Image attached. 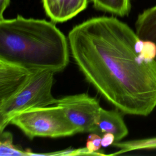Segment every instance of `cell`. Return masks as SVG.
<instances>
[{
  "label": "cell",
  "instance_id": "12",
  "mask_svg": "<svg viewBox=\"0 0 156 156\" xmlns=\"http://www.w3.org/2000/svg\"><path fill=\"white\" fill-rule=\"evenodd\" d=\"M0 137V155H32L34 153L21 149L13 144L12 134L8 131H3Z\"/></svg>",
  "mask_w": 156,
  "mask_h": 156
},
{
  "label": "cell",
  "instance_id": "5",
  "mask_svg": "<svg viewBox=\"0 0 156 156\" xmlns=\"http://www.w3.org/2000/svg\"><path fill=\"white\" fill-rule=\"evenodd\" d=\"M55 105L62 108L78 133H94L102 108L96 99L81 93L57 99Z\"/></svg>",
  "mask_w": 156,
  "mask_h": 156
},
{
  "label": "cell",
  "instance_id": "2",
  "mask_svg": "<svg viewBox=\"0 0 156 156\" xmlns=\"http://www.w3.org/2000/svg\"><path fill=\"white\" fill-rule=\"evenodd\" d=\"M69 43L65 35L44 20H0V60L32 70L57 73L69 63Z\"/></svg>",
  "mask_w": 156,
  "mask_h": 156
},
{
  "label": "cell",
  "instance_id": "14",
  "mask_svg": "<svg viewBox=\"0 0 156 156\" xmlns=\"http://www.w3.org/2000/svg\"><path fill=\"white\" fill-rule=\"evenodd\" d=\"M115 141V136L111 133H105L102 136V146L106 147L110 145Z\"/></svg>",
  "mask_w": 156,
  "mask_h": 156
},
{
  "label": "cell",
  "instance_id": "13",
  "mask_svg": "<svg viewBox=\"0 0 156 156\" xmlns=\"http://www.w3.org/2000/svg\"><path fill=\"white\" fill-rule=\"evenodd\" d=\"M102 136L95 133H90L88 135L86 148L90 154H99L98 151L102 146Z\"/></svg>",
  "mask_w": 156,
  "mask_h": 156
},
{
  "label": "cell",
  "instance_id": "10",
  "mask_svg": "<svg viewBox=\"0 0 156 156\" xmlns=\"http://www.w3.org/2000/svg\"><path fill=\"white\" fill-rule=\"evenodd\" d=\"M95 9L119 16L127 15L131 9L130 0H89Z\"/></svg>",
  "mask_w": 156,
  "mask_h": 156
},
{
  "label": "cell",
  "instance_id": "8",
  "mask_svg": "<svg viewBox=\"0 0 156 156\" xmlns=\"http://www.w3.org/2000/svg\"><path fill=\"white\" fill-rule=\"evenodd\" d=\"M128 129L122 115L116 110L101 108L94 133L102 136L105 133H112L115 141H119L128 134Z\"/></svg>",
  "mask_w": 156,
  "mask_h": 156
},
{
  "label": "cell",
  "instance_id": "9",
  "mask_svg": "<svg viewBox=\"0 0 156 156\" xmlns=\"http://www.w3.org/2000/svg\"><path fill=\"white\" fill-rule=\"evenodd\" d=\"M135 32L141 40L152 41L156 45V5L138 15L135 23Z\"/></svg>",
  "mask_w": 156,
  "mask_h": 156
},
{
  "label": "cell",
  "instance_id": "6",
  "mask_svg": "<svg viewBox=\"0 0 156 156\" xmlns=\"http://www.w3.org/2000/svg\"><path fill=\"white\" fill-rule=\"evenodd\" d=\"M35 71L0 60V104L14 95Z\"/></svg>",
  "mask_w": 156,
  "mask_h": 156
},
{
  "label": "cell",
  "instance_id": "11",
  "mask_svg": "<svg viewBox=\"0 0 156 156\" xmlns=\"http://www.w3.org/2000/svg\"><path fill=\"white\" fill-rule=\"evenodd\" d=\"M112 146L119 149L113 155H119L127 152L141 149H155L156 136L130 140L127 141H115Z\"/></svg>",
  "mask_w": 156,
  "mask_h": 156
},
{
  "label": "cell",
  "instance_id": "1",
  "mask_svg": "<svg viewBox=\"0 0 156 156\" xmlns=\"http://www.w3.org/2000/svg\"><path fill=\"white\" fill-rule=\"evenodd\" d=\"M72 56L86 79L122 113L146 116L156 107V58L113 16L88 19L69 32Z\"/></svg>",
  "mask_w": 156,
  "mask_h": 156
},
{
  "label": "cell",
  "instance_id": "3",
  "mask_svg": "<svg viewBox=\"0 0 156 156\" xmlns=\"http://www.w3.org/2000/svg\"><path fill=\"white\" fill-rule=\"evenodd\" d=\"M54 74L48 69L35 70L14 95L0 104V133L16 114L56 104L57 99L54 98L51 91Z\"/></svg>",
  "mask_w": 156,
  "mask_h": 156
},
{
  "label": "cell",
  "instance_id": "15",
  "mask_svg": "<svg viewBox=\"0 0 156 156\" xmlns=\"http://www.w3.org/2000/svg\"><path fill=\"white\" fill-rule=\"evenodd\" d=\"M10 0H0V20L3 19V13L8 7Z\"/></svg>",
  "mask_w": 156,
  "mask_h": 156
},
{
  "label": "cell",
  "instance_id": "4",
  "mask_svg": "<svg viewBox=\"0 0 156 156\" xmlns=\"http://www.w3.org/2000/svg\"><path fill=\"white\" fill-rule=\"evenodd\" d=\"M10 124L18 127L28 138H58L73 135L77 132L57 105L37 107L16 114Z\"/></svg>",
  "mask_w": 156,
  "mask_h": 156
},
{
  "label": "cell",
  "instance_id": "7",
  "mask_svg": "<svg viewBox=\"0 0 156 156\" xmlns=\"http://www.w3.org/2000/svg\"><path fill=\"white\" fill-rule=\"evenodd\" d=\"M89 0H42L46 15L54 23L65 22L85 10Z\"/></svg>",
  "mask_w": 156,
  "mask_h": 156
}]
</instances>
